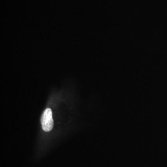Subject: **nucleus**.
I'll use <instances>...</instances> for the list:
<instances>
[{"label": "nucleus", "mask_w": 167, "mask_h": 167, "mask_svg": "<svg viewBox=\"0 0 167 167\" xmlns=\"http://www.w3.org/2000/svg\"><path fill=\"white\" fill-rule=\"evenodd\" d=\"M41 124L42 129L45 132L51 131L54 126V121L52 112L50 108H47L44 111L41 118Z\"/></svg>", "instance_id": "1"}]
</instances>
